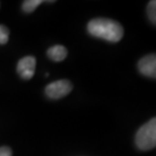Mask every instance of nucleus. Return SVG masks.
<instances>
[{
    "instance_id": "nucleus-1",
    "label": "nucleus",
    "mask_w": 156,
    "mask_h": 156,
    "mask_svg": "<svg viewBox=\"0 0 156 156\" xmlns=\"http://www.w3.org/2000/svg\"><path fill=\"white\" fill-rule=\"evenodd\" d=\"M87 30L90 35L108 42H120L124 36V29L116 20L108 18H94L90 20Z\"/></svg>"
},
{
    "instance_id": "nucleus-2",
    "label": "nucleus",
    "mask_w": 156,
    "mask_h": 156,
    "mask_svg": "<svg viewBox=\"0 0 156 156\" xmlns=\"http://www.w3.org/2000/svg\"><path fill=\"white\" fill-rule=\"evenodd\" d=\"M136 145L141 150H150L156 146V120L154 118L143 125L137 132Z\"/></svg>"
},
{
    "instance_id": "nucleus-3",
    "label": "nucleus",
    "mask_w": 156,
    "mask_h": 156,
    "mask_svg": "<svg viewBox=\"0 0 156 156\" xmlns=\"http://www.w3.org/2000/svg\"><path fill=\"white\" fill-rule=\"evenodd\" d=\"M72 88H73L72 83L69 80L62 79V80H57L55 82H52L49 85H47L46 93L49 98L57 99L67 95L72 90Z\"/></svg>"
},
{
    "instance_id": "nucleus-4",
    "label": "nucleus",
    "mask_w": 156,
    "mask_h": 156,
    "mask_svg": "<svg viewBox=\"0 0 156 156\" xmlns=\"http://www.w3.org/2000/svg\"><path fill=\"white\" fill-rule=\"evenodd\" d=\"M36 58L33 56H27L20 59L17 64V72L23 79H30L36 71Z\"/></svg>"
},
{
    "instance_id": "nucleus-5",
    "label": "nucleus",
    "mask_w": 156,
    "mask_h": 156,
    "mask_svg": "<svg viewBox=\"0 0 156 156\" xmlns=\"http://www.w3.org/2000/svg\"><path fill=\"white\" fill-rule=\"evenodd\" d=\"M139 71L143 75L155 78L156 76V56L155 54L147 55L143 57L138 63Z\"/></svg>"
},
{
    "instance_id": "nucleus-6",
    "label": "nucleus",
    "mask_w": 156,
    "mask_h": 156,
    "mask_svg": "<svg viewBox=\"0 0 156 156\" xmlns=\"http://www.w3.org/2000/svg\"><path fill=\"white\" fill-rule=\"evenodd\" d=\"M67 54H68L67 49L65 48V47L61 46V45L53 46L48 50V52H47L48 57L55 62L63 61L64 59L67 57Z\"/></svg>"
},
{
    "instance_id": "nucleus-7",
    "label": "nucleus",
    "mask_w": 156,
    "mask_h": 156,
    "mask_svg": "<svg viewBox=\"0 0 156 156\" xmlns=\"http://www.w3.org/2000/svg\"><path fill=\"white\" fill-rule=\"evenodd\" d=\"M42 0H27L23 3V10L27 13H32L40 4H42Z\"/></svg>"
},
{
    "instance_id": "nucleus-8",
    "label": "nucleus",
    "mask_w": 156,
    "mask_h": 156,
    "mask_svg": "<svg viewBox=\"0 0 156 156\" xmlns=\"http://www.w3.org/2000/svg\"><path fill=\"white\" fill-rule=\"evenodd\" d=\"M156 2L154 1H150L149 2V4H148V8H147V11H148V16L149 18H150V20H151V23L155 24L156 23V13H155V11H156Z\"/></svg>"
},
{
    "instance_id": "nucleus-9",
    "label": "nucleus",
    "mask_w": 156,
    "mask_h": 156,
    "mask_svg": "<svg viewBox=\"0 0 156 156\" xmlns=\"http://www.w3.org/2000/svg\"><path fill=\"white\" fill-rule=\"evenodd\" d=\"M9 39V30L4 26L0 24V45H4L8 42Z\"/></svg>"
},
{
    "instance_id": "nucleus-10",
    "label": "nucleus",
    "mask_w": 156,
    "mask_h": 156,
    "mask_svg": "<svg viewBox=\"0 0 156 156\" xmlns=\"http://www.w3.org/2000/svg\"><path fill=\"white\" fill-rule=\"evenodd\" d=\"M0 156H12V151L9 147H0Z\"/></svg>"
}]
</instances>
